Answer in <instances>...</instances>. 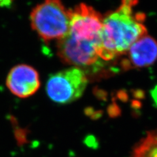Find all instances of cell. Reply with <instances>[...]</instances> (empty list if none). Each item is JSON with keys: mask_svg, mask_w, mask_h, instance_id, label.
Listing matches in <instances>:
<instances>
[{"mask_svg": "<svg viewBox=\"0 0 157 157\" xmlns=\"http://www.w3.org/2000/svg\"><path fill=\"white\" fill-rule=\"evenodd\" d=\"M140 21L132 14L127 2L103 18L100 58L110 60L127 53L135 42L147 34L145 26Z\"/></svg>", "mask_w": 157, "mask_h": 157, "instance_id": "1", "label": "cell"}, {"mask_svg": "<svg viewBox=\"0 0 157 157\" xmlns=\"http://www.w3.org/2000/svg\"><path fill=\"white\" fill-rule=\"evenodd\" d=\"M32 28L43 40H60L70 32V11L61 0H45L30 14Z\"/></svg>", "mask_w": 157, "mask_h": 157, "instance_id": "2", "label": "cell"}, {"mask_svg": "<svg viewBox=\"0 0 157 157\" xmlns=\"http://www.w3.org/2000/svg\"><path fill=\"white\" fill-rule=\"evenodd\" d=\"M88 83L85 73L73 67L58 71L48 77L47 94L50 99L60 105L69 104L82 96Z\"/></svg>", "mask_w": 157, "mask_h": 157, "instance_id": "3", "label": "cell"}, {"mask_svg": "<svg viewBox=\"0 0 157 157\" xmlns=\"http://www.w3.org/2000/svg\"><path fill=\"white\" fill-rule=\"evenodd\" d=\"M100 41H89L77 38L68 33L58 41V55L63 62L74 66H92L98 60Z\"/></svg>", "mask_w": 157, "mask_h": 157, "instance_id": "4", "label": "cell"}, {"mask_svg": "<svg viewBox=\"0 0 157 157\" xmlns=\"http://www.w3.org/2000/svg\"><path fill=\"white\" fill-rule=\"evenodd\" d=\"M70 15L69 33L85 40L100 41L103 18L94 8L82 3L70 10Z\"/></svg>", "mask_w": 157, "mask_h": 157, "instance_id": "5", "label": "cell"}, {"mask_svg": "<svg viewBox=\"0 0 157 157\" xmlns=\"http://www.w3.org/2000/svg\"><path fill=\"white\" fill-rule=\"evenodd\" d=\"M6 85L13 94L21 98L32 96L40 87L37 71L26 64L13 67L7 77Z\"/></svg>", "mask_w": 157, "mask_h": 157, "instance_id": "6", "label": "cell"}, {"mask_svg": "<svg viewBox=\"0 0 157 157\" xmlns=\"http://www.w3.org/2000/svg\"><path fill=\"white\" fill-rule=\"evenodd\" d=\"M127 53L132 66L137 68L148 67L157 60V41L147 34L135 42Z\"/></svg>", "mask_w": 157, "mask_h": 157, "instance_id": "7", "label": "cell"}, {"mask_svg": "<svg viewBox=\"0 0 157 157\" xmlns=\"http://www.w3.org/2000/svg\"><path fill=\"white\" fill-rule=\"evenodd\" d=\"M132 157H157V130L149 132L136 147Z\"/></svg>", "mask_w": 157, "mask_h": 157, "instance_id": "8", "label": "cell"}, {"mask_svg": "<svg viewBox=\"0 0 157 157\" xmlns=\"http://www.w3.org/2000/svg\"><path fill=\"white\" fill-rule=\"evenodd\" d=\"M85 144L87 146L89 147H93V148H96L98 146V142L96 140V137L94 136H88L85 140Z\"/></svg>", "mask_w": 157, "mask_h": 157, "instance_id": "9", "label": "cell"}, {"mask_svg": "<svg viewBox=\"0 0 157 157\" xmlns=\"http://www.w3.org/2000/svg\"><path fill=\"white\" fill-rule=\"evenodd\" d=\"M13 0H0V7L7 6L12 2Z\"/></svg>", "mask_w": 157, "mask_h": 157, "instance_id": "10", "label": "cell"}]
</instances>
